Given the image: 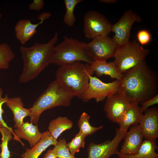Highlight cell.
<instances>
[{"label": "cell", "instance_id": "1", "mask_svg": "<svg viewBox=\"0 0 158 158\" xmlns=\"http://www.w3.org/2000/svg\"><path fill=\"white\" fill-rule=\"evenodd\" d=\"M118 92L138 104L157 94L158 75L145 60L122 74Z\"/></svg>", "mask_w": 158, "mask_h": 158}, {"label": "cell", "instance_id": "2", "mask_svg": "<svg viewBox=\"0 0 158 158\" xmlns=\"http://www.w3.org/2000/svg\"><path fill=\"white\" fill-rule=\"evenodd\" d=\"M58 38V33L56 32L47 43L36 42L30 47H20L23 67L19 78L20 83H26L34 79L51 63L54 48Z\"/></svg>", "mask_w": 158, "mask_h": 158}, {"label": "cell", "instance_id": "3", "mask_svg": "<svg viewBox=\"0 0 158 158\" xmlns=\"http://www.w3.org/2000/svg\"><path fill=\"white\" fill-rule=\"evenodd\" d=\"M74 96L58 80L52 81L29 108L30 123L37 125L41 114L48 109L56 107L70 106Z\"/></svg>", "mask_w": 158, "mask_h": 158}, {"label": "cell", "instance_id": "4", "mask_svg": "<svg viewBox=\"0 0 158 158\" xmlns=\"http://www.w3.org/2000/svg\"><path fill=\"white\" fill-rule=\"evenodd\" d=\"M94 73L90 64L76 61L60 66L55 78L75 96L82 99L88 87L89 76Z\"/></svg>", "mask_w": 158, "mask_h": 158}, {"label": "cell", "instance_id": "5", "mask_svg": "<svg viewBox=\"0 0 158 158\" xmlns=\"http://www.w3.org/2000/svg\"><path fill=\"white\" fill-rule=\"evenodd\" d=\"M86 43L66 36L55 46L51 63L59 66L82 61L90 64L94 61L87 52Z\"/></svg>", "mask_w": 158, "mask_h": 158}, {"label": "cell", "instance_id": "6", "mask_svg": "<svg viewBox=\"0 0 158 158\" xmlns=\"http://www.w3.org/2000/svg\"><path fill=\"white\" fill-rule=\"evenodd\" d=\"M149 52L148 49L144 48L135 40L129 41L118 49L114 62L122 74L145 60Z\"/></svg>", "mask_w": 158, "mask_h": 158}, {"label": "cell", "instance_id": "7", "mask_svg": "<svg viewBox=\"0 0 158 158\" xmlns=\"http://www.w3.org/2000/svg\"><path fill=\"white\" fill-rule=\"evenodd\" d=\"M88 54L95 61H106L114 57L119 49L113 39L107 35L99 36L85 44Z\"/></svg>", "mask_w": 158, "mask_h": 158}, {"label": "cell", "instance_id": "8", "mask_svg": "<svg viewBox=\"0 0 158 158\" xmlns=\"http://www.w3.org/2000/svg\"><path fill=\"white\" fill-rule=\"evenodd\" d=\"M83 31L85 37L94 39L99 36L107 35L111 32V24L103 15L93 10L84 15Z\"/></svg>", "mask_w": 158, "mask_h": 158}, {"label": "cell", "instance_id": "9", "mask_svg": "<svg viewBox=\"0 0 158 158\" xmlns=\"http://www.w3.org/2000/svg\"><path fill=\"white\" fill-rule=\"evenodd\" d=\"M119 80L109 83L102 82L96 77L89 76L88 87L82 100L84 102L94 99L97 102L103 101L107 97L117 93Z\"/></svg>", "mask_w": 158, "mask_h": 158}, {"label": "cell", "instance_id": "10", "mask_svg": "<svg viewBox=\"0 0 158 158\" xmlns=\"http://www.w3.org/2000/svg\"><path fill=\"white\" fill-rule=\"evenodd\" d=\"M140 16L131 9L126 11L120 20L111 25V32L114 33L112 38L119 48L126 45L129 42L130 30L135 22H140Z\"/></svg>", "mask_w": 158, "mask_h": 158}, {"label": "cell", "instance_id": "11", "mask_svg": "<svg viewBox=\"0 0 158 158\" xmlns=\"http://www.w3.org/2000/svg\"><path fill=\"white\" fill-rule=\"evenodd\" d=\"M127 132L117 129L116 135L112 140H107L98 144L90 143L87 148V158H109L113 154H117L119 152V145L124 139Z\"/></svg>", "mask_w": 158, "mask_h": 158}, {"label": "cell", "instance_id": "12", "mask_svg": "<svg viewBox=\"0 0 158 158\" xmlns=\"http://www.w3.org/2000/svg\"><path fill=\"white\" fill-rule=\"evenodd\" d=\"M131 102L118 92L107 97L104 107L107 117L117 123Z\"/></svg>", "mask_w": 158, "mask_h": 158}, {"label": "cell", "instance_id": "13", "mask_svg": "<svg viewBox=\"0 0 158 158\" xmlns=\"http://www.w3.org/2000/svg\"><path fill=\"white\" fill-rule=\"evenodd\" d=\"M51 16V14L49 12L42 13L37 18L40 22L36 24L32 23L28 19L19 20L14 27V30L16 37L20 43L24 45L36 33L37 27Z\"/></svg>", "mask_w": 158, "mask_h": 158}, {"label": "cell", "instance_id": "14", "mask_svg": "<svg viewBox=\"0 0 158 158\" xmlns=\"http://www.w3.org/2000/svg\"><path fill=\"white\" fill-rule=\"evenodd\" d=\"M144 112L139 123L143 138L146 140H156L158 137V109L154 107Z\"/></svg>", "mask_w": 158, "mask_h": 158}, {"label": "cell", "instance_id": "15", "mask_svg": "<svg viewBox=\"0 0 158 158\" xmlns=\"http://www.w3.org/2000/svg\"><path fill=\"white\" fill-rule=\"evenodd\" d=\"M143 138L139 123L132 125L126 135L120 153L129 155L136 154L138 152Z\"/></svg>", "mask_w": 158, "mask_h": 158}, {"label": "cell", "instance_id": "16", "mask_svg": "<svg viewBox=\"0 0 158 158\" xmlns=\"http://www.w3.org/2000/svg\"><path fill=\"white\" fill-rule=\"evenodd\" d=\"M13 131L14 140L18 141L23 146L25 145L20 140L23 138L28 142L31 147L40 140L42 134L39 130L38 125L28 122L24 123L20 127L16 128Z\"/></svg>", "mask_w": 158, "mask_h": 158}, {"label": "cell", "instance_id": "17", "mask_svg": "<svg viewBox=\"0 0 158 158\" xmlns=\"http://www.w3.org/2000/svg\"><path fill=\"white\" fill-rule=\"evenodd\" d=\"M143 114L138 103L131 102L117 122L119 129L122 131H127L130 126L139 123Z\"/></svg>", "mask_w": 158, "mask_h": 158}, {"label": "cell", "instance_id": "18", "mask_svg": "<svg viewBox=\"0 0 158 158\" xmlns=\"http://www.w3.org/2000/svg\"><path fill=\"white\" fill-rule=\"evenodd\" d=\"M51 135L48 130L43 133L40 140L31 148H27L23 153L21 158H38L42 153L51 145L57 142Z\"/></svg>", "mask_w": 158, "mask_h": 158}, {"label": "cell", "instance_id": "19", "mask_svg": "<svg viewBox=\"0 0 158 158\" xmlns=\"http://www.w3.org/2000/svg\"><path fill=\"white\" fill-rule=\"evenodd\" d=\"M6 104L13 113L14 128H19L24 123V118L29 116L30 113L29 109L24 107L22 99L19 97L8 98Z\"/></svg>", "mask_w": 158, "mask_h": 158}, {"label": "cell", "instance_id": "20", "mask_svg": "<svg viewBox=\"0 0 158 158\" xmlns=\"http://www.w3.org/2000/svg\"><path fill=\"white\" fill-rule=\"evenodd\" d=\"M91 69L97 76L108 75L113 79H121L122 74L116 68L114 61L107 63L106 61H95L90 64Z\"/></svg>", "mask_w": 158, "mask_h": 158}, {"label": "cell", "instance_id": "21", "mask_svg": "<svg viewBox=\"0 0 158 158\" xmlns=\"http://www.w3.org/2000/svg\"><path fill=\"white\" fill-rule=\"evenodd\" d=\"M158 147L156 140H145L143 141L138 153L135 155L117 154L121 158H158V154L156 151Z\"/></svg>", "mask_w": 158, "mask_h": 158}, {"label": "cell", "instance_id": "22", "mask_svg": "<svg viewBox=\"0 0 158 158\" xmlns=\"http://www.w3.org/2000/svg\"><path fill=\"white\" fill-rule=\"evenodd\" d=\"M73 123L72 121L66 116H59L50 121L48 128L51 135L57 140L64 131L71 129Z\"/></svg>", "mask_w": 158, "mask_h": 158}, {"label": "cell", "instance_id": "23", "mask_svg": "<svg viewBox=\"0 0 158 158\" xmlns=\"http://www.w3.org/2000/svg\"><path fill=\"white\" fill-rule=\"evenodd\" d=\"M90 118V116L87 113L84 112L80 116L78 122L80 129L79 132L86 136L91 135L103 128L102 126L98 127L91 126L89 121Z\"/></svg>", "mask_w": 158, "mask_h": 158}, {"label": "cell", "instance_id": "24", "mask_svg": "<svg viewBox=\"0 0 158 158\" xmlns=\"http://www.w3.org/2000/svg\"><path fill=\"white\" fill-rule=\"evenodd\" d=\"M83 1V0H64L66 9L63 21L67 26L71 27L74 25L76 19L74 13V10L76 5Z\"/></svg>", "mask_w": 158, "mask_h": 158}, {"label": "cell", "instance_id": "25", "mask_svg": "<svg viewBox=\"0 0 158 158\" xmlns=\"http://www.w3.org/2000/svg\"><path fill=\"white\" fill-rule=\"evenodd\" d=\"M15 56L13 50L6 43L0 44V69H6Z\"/></svg>", "mask_w": 158, "mask_h": 158}, {"label": "cell", "instance_id": "26", "mask_svg": "<svg viewBox=\"0 0 158 158\" xmlns=\"http://www.w3.org/2000/svg\"><path fill=\"white\" fill-rule=\"evenodd\" d=\"M0 133L2 135V142L1 144V158H10L11 154L8 144L12 138V133L9 130L3 126L0 128Z\"/></svg>", "mask_w": 158, "mask_h": 158}, {"label": "cell", "instance_id": "27", "mask_svg": "<svg viewBox=\"0 0 158 158\" xmlns=\"http://www.w3.org/2000/svg\"><path fill=\"white\" fill-rule=\"evenodd\" d=\"M86 137L79 132L70 142L67 143V146L72 155L74 156L76 153L80 151V148L84 147Z\"/></svg>", "mask_w": 158, "mask_h": 158}, {"label": "cell", "instance_id": "28", "mask_svg": "<svg viewBox=\"0 0 158 158\" xmlns=\"http://www.w3.org/2000/svg\"><path fill=\"white\" fill-rule=\"evenodd\" d=\"M53 149L56 158H76L71 154L64 138L60 139Z\"/></svg>", "mask_w": 158, "mask_h": 158}, {"label": "cell", "instance_id": "29", "mask_svg": "<svg viewBox=\"0 0 158 158\" xmlns=\"http://www.w3.org/2000/svg\"><path fill=\"white\" fill-rule=\"evenodd\" d=\"M3 90L1 88H0V123L3 127H5L9 130L12 133L13 136L14 134L13 133L12 128L8 126L6 123L5 122L2 118V114L4 112V111L2 108V105L7 101L8 98L7 95H5V97H3L2 96Z\"/></svg>", "mask_w": 158, "mask_h": 158}, {"label": "cell", "instance_id": "30", "mask_svg": "<svg viewBox=\"0 0 158 158\" xmlns=\"http://www.w3.org/2000/svg\"><path fill=\"white\" fill-rule=\"evenodd\" d=\"M138 40L141 46L149 43L151 39V35L147 30L143 29L139 31L137 34Z\"/></svg>", "mask_w": 158, "mask_h": 158}, {"label": "cell", "instance_id": "31", "mask_svg": "<svg viewBox=\"0 0 158 158\" xmlns=\"http://www.w3.org/2000/svg\"><path fill=\"white\" fill-rule=\"evenodd\" d=\"M158 103V94L149 100H146L140 104L141 105V109L142 111L143 112L144 111L148 108L151 106L154 105L155 104Z\"/></svg>", "mask_w": 158, "mask_h": 158}, {"label": "cell", "instance_id": "32", "mask_svg": "<svg viewBox=\"0 0 158 158\" xmlns=\"http://www.w3.org/2000/svg\"><path fill=\"white\" fill-rule=\"evenodd\" d=\"M44 5V1L43 0H34L28 8L31 10L40 11L43 8Z\"/></svg>", "mask_w": 158, "mask_h": 158}, {"label": "cell", "instance_id": "33", "mask_svg": "<svg viewBox=\"0 0 158 158\" xmlns=\"http://www.w3.org/2000/svg\"><path fill=\"white\" fill-rule=\"evenodd\" d=\"M43 158H56L53 149L48 150L45 154Z\"/></svg>", "mask_w": 158, "mask_h": 158}, {"label": "cell", "instance_id": "34", "mask_svg": "<svg viewBox=\"0 0 158 158\" xmlns=\"http://www.w3.org/2000/svg\"><path fill=\"white\" fill-rule=\"evenodd\" d=\"M99 2L108 4H115L118 2L117 0H99Z\"/></svg>", "mask_w": 158, "mask_h": 158}, {"label": "cell", "instance_id": "35", "mask_svg": "<svg viewBox=\"0 0 158 158\" xmlns=\"http://www.w3.org/2000/svg\"><path fill=\"white\" fill-rule=\"evenodd\" d=\"M1 144H0V158H1V155H0V153H1Z\"/></svg>", "mask_w": 158, "mask_h": 158}, {"label": "cell", "instance_id": "36", "mask_svg": "<svg viewBox=\"0 0 158 158\" xmlns=\"http://www.w3.org/2000/svg\"><path fill=\"white\" fill-rule=\"evenodd\" d=\"M2 17V15L0 14V19H1Z\"/></svg>", "mask_w": 158, "mask_h": 158}, {"label": "cell", "instance_id": "37", "mask_svg": "<svg viewBox=\"0 0 158 158\" xmlns=\"http://www.w3.org/2000/svg\"><path fill=\"white\" fill-rule=\"evenodd\" d=\"M2 126L1 125V123H0V128L1 127H2Z\"/></svg>", "mask_w": 158, "mask_h": 158}, {"label": "cell", "instance_id": "38", "mask_svg": "<svg viewBox=\"0 0 158 158\" xmlns=\"http://www.w3.org/2000/svg\"><path fill=\"white\" fill-rule=\"evenodd\" d=\"M118 158H121L118 157Z\"/></svg>", "mask_w": 158, "mask_h": 158}]
</instances>
